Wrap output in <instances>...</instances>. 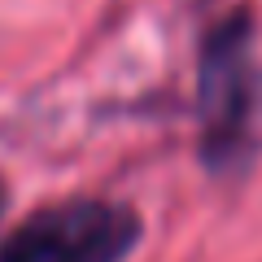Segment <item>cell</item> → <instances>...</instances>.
Listing matches in <instances>:
<instances>
[{"instance_id": "6da1fadb", "label": "cell", "mask_w": 262, "mask_h": 262, "mask_svg": "<svg viewBox=\"0 0 262 262\" xmlns=\"http://www.w3.org/2000/svg\"><path fill=\"white\" fill-rule=\"evenodd\" d=\"M201 158L214 175H236L253 158V118H258V61H253V22L232 13L206 35L201 75Z\"/></svg>"}, {"instance_id": "7a4b0ae2", "label": "cell", "mask_w": 262, "mask_h": 262, "mask_svg": "<svg viewBox=\"0 0 262 262\" xmlns=\"http://www.w3.org/2000/svg\"><path fill=\"white\" fill-rule=\"evenodd\" d=\"M136 241L140 219L131 206L75 196L18 223L0 245V262H122Z\"/></svg>"}, {"instance_id": "3957f363", "label": "cell", "mask_w": 262, "mask_h": 262, "mask_svg": "<svg viewBox=\"0 0 262 262\" xmlns=\"http://www.w3.org/2000/svg\"><path fill=\"white\" fill-rule=\"evenodd\" d=\"M0 210H5V179H0Z\"/></svg>"}]
</instances>
